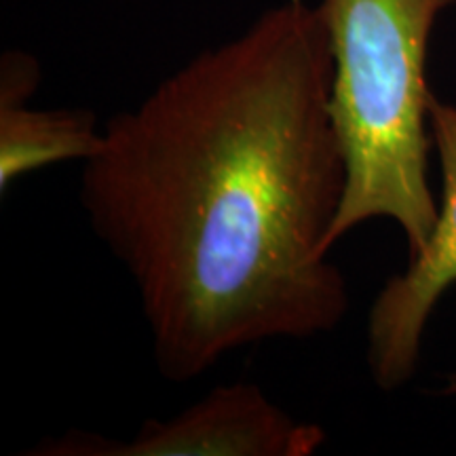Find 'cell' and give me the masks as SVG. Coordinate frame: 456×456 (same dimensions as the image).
<instances>
[{"instance_id":"6da1fadb","label":"cell","mask_w":456,"mask_h":456,"mask_svg":"<svg viewBox=\"0 0 456 456\" xmlns=\"http://www.w3.org/2000/svg\"><path fill=\"white\" fill-rule=\"evenodd\" d=\"M332 72L319 4L283 0L114 114L83 163L81 208L131 277L169 383L349 315L330 258L346 191Z\"/></svg>"},{"instance_id":"7a4b0ae2","label":"cell","mask_w":456,"mask_h":456,"mask_svg":"<svg viewBox=\"0 0 456 456\" xmlns=\"http://www.w3.org/2000/svg\"><path fill=\"white\" fill-rule=\"evenodd\" d=\"M454 0H322L332 49L330 110L346 163L332 248L353 228L387 218L408 256L429 241L440 203L429 184L433 151L427 83L431 34Z\"/></svg>"},{"instance_id":"3957f363","label":"cell","mask_w":456,"mask_h":456,"mask_svg":"<svg viewBox=\"0 0 456 456\" xmlns=\"http://www.w3.org/2000/svg\"><path fill=\"white\" fill-rule=\"evenodd\" d=\"M328 440L322 425L302 423L258 385L214 387L171 419H151L127 442L70 431L28 456H311Z\"/></svg>"},{"instance_id":"277c9868","label":"cell","mask_w":456,"mask_h":456,"mask_svg":"<svg viewBox=\"0 0 456 456\" xmlns=\"http://www.w3.org/2000/svg\"><path fill=\"white\" fill-rule=\"evenodd\" d=\"M429 125L442 171L436 226L425 248L408 256L406 269L387 279L368 315L366 362L383 391H397L412 380L427 323L456 285V106L433 95Z\"/></svg>"},{"instance_id":"5b68a950","label":"cell","mask_w":456,"mask_h":456,"mask_svg":"<svg viewBox=\"0 0 456 456\" xmlns=\"http://www.w3.org/2000/svg\"><path fill=\"white\" fill-rule=\"evenodd\" d=\"M104 144V127L89 108H30L0 102V192L49 165L87 161Z\"/></svg>"},{"instance_id":"8992f818","label":"cell","mask_w":456,"mask_h":456,"mask_svg":"<svg viewBox=\"0 0 456 456\" xmlns=\"http://www.w3.org/2000/svg\"><path fill=\"white\" fill-rule=\"evenodd\" d=\"M442 393H444V395H452V397H456V372H452V374L448 376L446 385H444Z\"/></svg>"}]
</instances>
